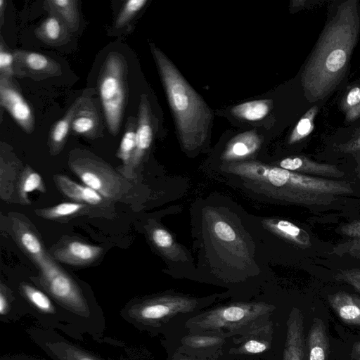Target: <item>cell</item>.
Instances as JSON below:
<instances>
[{
    "mask_svg": "<svg viewBox=\"0 0 360 360\" xmlns=\"http://www.w3.org/2000/svg\"><path fill=\"white\" fill-rule=\"evenodd\" d=\"M150 48L157 65L184 148L192 150L205 141L213 114L167 56L153 43Z\"/></svg>",
    "mask_w": 360,
    "mask_h": 360,
    "instance_id": "obj_1",
    "label": "cell"
},
{
    "mask_svg": "<svg viewBox=\"0 0 360 360\" xmlns=\"http://www.w3.org/2000/svg\"><path fill=\"white\" fill-rule=\"evenodd\" d=\"M37 283L70 315L83 334L95 340L103 337L106 324L101 308L55 259L39 269Z\"/></svg>",
    "mask_w": 360,
    "mask_h": 360,
    "instance_id": "obj_2",
    "label": "cell"
},
{
    "mask_svg": "<svg viewBox=\"0 0 360 360\" xmlns=\"http://www.w3.org/2000/svg\"><path fill=\"white\" fill-rule=\"evenodd\" d=\"M128 68L124 56L110 52L98 78L101 102L109 132L116 136L120 129L127 103Z\"/></svg>",
    "mask_w": 360,
    "mask_h": 360,
    "instance_id": "obj_3",
    "label": "cell"
},
{
    "mask_svg": "<svg viewBox=\"0 0 360 360\" xmlns=\"http://www.w3.org/2000/svg\"><path fill=\"white\" fill-rule=\"evenodd\" d=\"M68 166L84 185L96 191L105 200H118L128 192L126 177L91 153L72 150Z\"/></svg>",
    "mask_w": 360,
    "mask_h": 360,
    "instance_id": "obj_4",
    "label": "cell"
},
{
    "mask_svg": "<svg viewBox=\"0 0 360 360\" xmlns=\"http://www.w3.org/2000/svg\"><path fill=\"white\" fill-rule=\"evenodd\" d=\"M194 299L161 295L131 300L120 311V316L139 330L159 327L170 318L191 311L197 305Z\"/></svg>",
    "mask_w": 360,
    "mask_h": 360,
    "instance_id": "obj_5",
    "label": "cell"
},
{
    "mask_svg": "<svg viewBox=\"0 0 360 360\" xmlns=\"http://www.w3.org/2000/svg\"><path fill=\"white\" fill-rule=\"evenodd\" d=\"M273 309L265 302L233 303L199 315L191 320V325L206 330H233L248 325Z\"/></svg>",
    "mask_w": 360,
    "mask_h": 360,
    "instance_id": "obj_6",
    "label": "cell"
},
{
    "mask_svg": "<svg viewBox=\"0 0 360 360\" xmlns=\"http://www.w3.org/2000/svg\"><path fill=\"white\" fill-rule=\"evenodd\" d=\"M30 340L53 360H105L66 339L58 331L38 324L25 329Z\"/></svg>",
    "mask_w": 360,
    "mask_h": 360,
    "instance_id": "obj_7",
    "label": "cell"
},
{
    "mask_svg": "<svg viewBox=\"0 0 360 360\" xmlns=\"http://www.w3.org/2000/svg\"><path fill=\"white\" fill-rule=\"evenodd\" d=\"M0 104L25 133L34 131L33 110L13 79L0 77Z\"/></svg>",
    "mask_w": 360,
    "mask_h": 360,
    "instance_id": "obj_8",
    "label": "cell"
},
{
    "mask_svg": "<svg viewBox=\"0 0 360 360\" xmlns=\"http://www.w3.org/2000/svg\"><path fill=\"white\" fill-rule=\"evenodd\" d=\"M13 53L15 77L39 81L62 75L60 65L46 55L19 49Z\"/></svg>",
    "mask_w": 360,
    "mask_h": 360,
    "instance_id": "obj_9",
    "label": "cell"
},
{
    "mask_svg": "<svg viewBox=\"0 0 360 360\" xmlns=\"http://www.w3.org/2000/svg\"><path fill=\"white\" fill-rule=\"evenodd\" d=\"M153 129L149 103L146 96L142 95L139 105L135 150L129 165L120 170V173L124 177L129 179L134 176L135 169L141 162L152 143Z\"/></svg>",
    "mask_w": 360,
    "mask_h": 360,
    "instance_id": "obj_10",
    "label": "cell"
},
{
    "mask_svg": "<svg viewBox=\"0 0 360 360\" xmlns=\"http://www.w3.org/2000/svg\"><path fill=\"white\" fill-rule=\"evenodd\" d=\"M12 230L18 245L38 269L54 259L46 252L34 229L25 220L18 217H13Z\"/></svg>",
    "mask_w": 360,
    "mask_h": 360,
    "instance_id": "obj_11",
    "label": "cell"
},
{
    "mask_svg": "<svg viewBox=\"0 0 360 360\" xmlns=\"http://www.w3.org/2000/svg\"><path fill=\"white\" fill-rule=\"evenodd\" d=\"M103 248L77 239H68L57 246L52 252L53 258L61 263L84 266L95 262L103 254Z\"/></svg>",
    "mask_w": 360,
    "mask_h": 360,
    "instance_id": "obj_12",
    "label": "cell"
},
{
    "mask_svg": "<svg viewBox=\"0 0 360 360\" xmlns=\"http://www.w3.org/2000/svg\"><path fill=\"white\" fill-rule=\"evenodd\" d=\"M77 107L72 120L71 131L78 136L95 139L101 135L102 123L94 100L88 96L78 98Z\"/></svg>",
    "mask_w": 360,
    "mask_h": 360,
    "instance_id": "obj_13",
    "label": "cell"
},
{
    "mask_svg": "<svg viewBox=\"0 0 360 360\" xmlns=\"http://www.w3.org/2000/svg\"><path fill=\"white\" fill-rule=\"evenodd\" d=\"M304 343L303 315L298 309L294 308L287 321L283 360H304Z\"/></svg>",
    "mask_w": 360,
    "mask_h": 360,
    "instance_id": "obj_14",
    "label": "cell"
},
{
    "mask_svg": "<svg viewBox=\"0 0 360 360\" xmlns=\"http://www.w3.org/2000/svg\"><path fill=\"white\" fill-rule=\"evenodd\" d=\"M53 181L58 191L73 202L96 206L102 205L105 200L96 191L75 182L64 174L54 175Z\"/></svg>",
    "mask_w": 360,
    "mask_h": 360,
    "instance_id": "obj_15",
    "label": "cell"
},
{
    "mask_svg": "<svg viewBox=\"0 0 360 360\" xmlns=\"http://www.w3.org/2000/svg\"><path fill=\"white\" fill-rule=\"evenodd\" d=\"M278 165L281 168L316 177L341 178L344 176V172L333 165L317 163L304 157L286 158L281 160Z\"/></svg>",
    "mask_w": 360,
    "mask_h": 360,
    "instance_id": "obj_16",
    "label": "cell"
},
{
    "mask_svg": "<svg viewBox=\"0 0 360 360\" xmlns=\"http://www.w3.org/2000/svg\"><path fill=\"white\" fill-rule=\"evenodd\" d=\"M260 146L261 139L255 131L243 132L229 142L221 158L226 161L241 160L254 154Z\"/></svg>",
    "mask_w": 360,
    "mask_h": 360,
    "instance_id": "obj_17",
    "label": "cell"
},
{
    "mask_svg": "<svg viewBox=\"0 0 360 360\" xmlns=\"http://www.w3.org/2000/svg\"><path fill=\"white\" fill-rule=\"evenodd\" d=\"M71 32L56 15L49 14L34 30L35 37L50 46L64 45L70 39Z\"/></svg>",
    "mask_w": 360,
    "mask_h": 360,
    "instance_id": "obj_18",
    "label": "cell"
},
{
    "mask_svg": "<svg viewBox=\"0 0 360 360\" xmlns=\"http://www.w3.org/2000/svg\"><path fill=\"white\" fill-rule=\"evenodd\" d=\"M77 107V100L76 98L65 114L56 121L51 128L48 145L51 155H56L63 150L71 131L72 123Z\"/></svg>",
    "mask_w": 360,
    "mask_h": 360,
    "instance_id": "obj_19",
    "label": "cell"
},
{
    "mask_svg": "<svg viewBox=\"0 0 360 360\" xmlns=\"http://www.w3.org/2000/svg\"><path fill=\"white\" fill-rule=\"evenodd\" d=\"M308 360H327L329 341L326 326L319 318H314L307 336Z\"/></svg>",
    "mask_w": 360,
    "mask_h": 360,
    "instance_id": "obj_20",
    "label": "cell"
},
{
    "mask_svg": "<svg viewBox=\"0 0 360 360\" xmlns=\"http://www.w3.org/2000/svg\"><path fill=\"white\" fill-rule=\"evenodd\" d=\"M44 8L49 13L58 17L71 32L77 31L79 26L80 15L77 0H46Z\"/></svg>",
    "mask_w": 360,
    "mask_h": 360,
    "instance_id": "obj_21",
    "label": "cell"
},
{
    "mask_svg": "<svg viewBox=\"0 0 360 360\" xmlns=\"http://www.w3.org/2000/svg\"><path fill=\"white\" fill-rule=\"evenodd\" d=\"M328 301L342 321L360 326V307L355 302L354 296L346 292L339 291L329 295Z\"/></svg>",
    "mask_w": 360,
    "mask_h": 360,
    "instance_id": "obj_22",
    "label": "cell"
},
{
    "mask_svg": "<svg viewBox=\"0 0 360 360\" xmlns=\"http://www.w3.org/2000/svg\"><path fill=\"white\" fill-rule=\"evenodd\" d=\"M266 224L268 229L274 233L294 245L302 248L311 246L309 235L290 221L278 219H270L266 221Z\"/></svg>",
    "mask_w": 360,
    "mask_h": 360,
    "instance_id": "obj_23",
    "label": "cell"
},
{
    "mask_svg": "<svg viewBox=\"0 0 360 360\" xmlns=\"http://www.w3.org/2000/svg\"><path fill=\"white\" fill-rule=\"evenodd\" d=\"M27 313L20 300L18 301L13 290L4 285H0V321L12 323L27 316Z\"/></svg>",
    "mask_w": 360,
    "mask_h": 360,
    "instance_id": "obj_24",
    "label": "cell"
},
{
    "mask_svg": "<svg viewBox=\"0 0 360 360\" xmlns=\"http://www.w3.org/2000/svg\"><path fill=\"white\" fill-rule=\"evenodd\" d=\"M34 191L46 192L41 176L31 167L27 165L22 170L17 184L19 201L24 205H30L28 195Z\"/></svg>",
    "mask_w": 360,
    "mask_h": 360,
    "instance_id": "obj_25",
    "label": "cell"
},
{
    "mask_svg": "<svg viewBox=\"0 0 360 360\" xmlns=\"http://www.w3.org/2000/svg\"><path fill=\"white\" fill-rule=\"evenodd\" d=\"M340 231L346 236V240L335 248L334 252L340 255L348 254L352 257L360 259V220L343 225Z\"/></svg>",
    "mask_w": 360,
    "mask_h": 360,
    "instance_id": "obj_26",
    "label": "cell"
},
{
    "mask_svg": "<svg viewBox=\"0 0 360 360\" xmlns=\"http://www.w3.org/2000/svg\"><path fill=\"white\" fill-rule=\"evenodd\" d=\"M88 205L76 202H65L54 206L36 209L34 213L44 219L59 220L76 216L87 209Z\"/></svg>",
    "mask_w": 360,
    "mask_h": 360,
    "instance_id": "obj_27",
    "label": "cell"
},
{
    "mask_svg": "<svg viewBox=\"0 0 360 360\" xmlns=\"http://www.w3.org/2000/svg\"><path fill=\"white\" fill-rule=\"evenodd\" d=\"M136 124L137 120L134 117L130 116L127 118L124 133L117 153V157L122 162L120 170L126 168L132 158L136 146Z\"/></svg>",
    "mask_w": 360,
    "mask_h": 360,
    "instance_id": "obj_28",
    "label": "cell"
},
{
    "mask_svg": "<svg viewBox=\"0 0 360 360\" xmlns=\"http://www.w3.org/2000/svg\"><path fill=\"white\" fill-rule=\"evenodd\" d=\"M270 108V100H256L237 105L231 108V112L238 118L256 121L266 116Z\"/></svg>",
    "mask_w": 360,
    "mask_h": 360,
    "instance_id": "obj_29",
    "label": "cell"
},
{
    "mask_svg": "<svg viewBox=\"0 0 360 360\" xmlns=\"http://www.w3.org/2000/svg\"><path fill=\"white\" fill-rule=\"evenodd\" d=\"M147 2V0H129L125 1L115 19V28L120 29L127 25Z\"/></svg>",
    "mask_w": 360,
    "mask_h": 360,
    "instance_id": "obj_30",
    "label": "cell"
},
{
    "mask_svg": "<svg viewBox=\"0 0 360 360\" xmlns=\"http://www.w3.org/2000/svg\"><path fill=\"white\" fill-rule=\"evenodd\" d=\"M149 236L153 245L164 254H169L174 248L172 235L161 226L152 227L149 230Z\"/></svg>",
    "mask_w": 360,
    "mask_h": 360,
    "instance_id": "obj_31",
    "label": "cell"
},
{
    "mask_svg": "<svg viewBox=\"0 0 360 360\" xmlns=\"http://www.w3.org/2000/svg\"><path fill=\"white\" fill-rule=\"evenodd\" d=\"M15 59L13 51H10L1 37L0 42V77L13 79L15 76Z\"/></svg>",
    "mask_w": 360,
    "mask_h": 360,
    "instance_id": "obj_32",
    "label": "cell"
},
{
    "mask_svg": "<svg viewBox=\"0 0 360 360\" xmlns=\"http://www.w3.org/2000/svg\"><path fill=\"white\" fill-rule=\"evenodd\" d=\"M214 236L225 243H235L237 239L236 232L232 226L223 219L215 221L212 226Z\"/></svg>",
    "mask_w": 360,
    "mask_h": 360,
    "instance_id": "obj_33",
    "label": "cell"
},
{
    "mask_svg": "<svg viewBox=\"0 0 360 360\" xmlns=\"http://www.w3.org/2000/svg\"><path fill=\"white\" fill-rule=\"evenodd\" d=\"M347 55L342 49H335L326 58V68L330 72H336L345 65Z\"/></svg>",
    "mask_w": 360,
    "mask_h": 360,
    "instance_id": "obj_34",
    "label": "cell"
},
{
    "mask_svg": "<svg viewBox=\"0 0 360 360\" xmlns=\"http://www.w3.org/2000/svg\"><path fill=\"white\" fill-rule=\"evenodd\" d=\"M311 126V117L307 116L302 118L292 133L289 142L294 143L307 136L310 132Z\"/></svg>",
    "mask_w": 360,
    "mask_h": 360,
    "instance_id": "obj_35",
    "label": "cell"
},
{
    "mask_svg": "<svg viewBox=\"0 0 360 360\" xmlns=\"http://www.w3.org/2000/svg\"><path fill=\"white\" fill-rule=\"evenodd\" d=\"M338 280L344 281L352 285L360 292V269H347L340 273L337 277Z\"/></svg>",
    "mask_w": 360,
    "mask_h": 360,
    "instance_id": "obj_36",
    "label": "cell"
},
{
    "mask_svg": "<svg viewBox=\"0 0 360 360\" xmlns=\"http://www.w3.org/2000/svg\"><path fill=\"white\" fill-rule=\"evenodd\" d=\"M186 342L191 347H206L210 346L221 342V339L218 337H202L193 336L186 339Z\"/></svg>",
    "mask_w": 360,
    "mask_h": 360,
    "instance_id": "obj_37",
    "label": "cell"
},
{
    "mask_svg": "<svg viewBox=\"0 0 360 360\" xmlns=\"http://www.w3.org/2000/svg\"><path fill=\"white\" fill-rule=\"evenodd\" d=\"M266 349V343L255 340H248L243 346V349L250 354L262 353Z\"/></svg>",
    "mask_w": 360,
    "mask_h": 360,
    "instance_id": "obj_38",
    "label": "cell"
},
{
    "mask_svg": "<svg viewBox=\"0 0 360 360\" xmlns=\"http://www.w3.org/2000/svg\"><path fill=\"white\" fill-rule=\"evenodd\" d=\"M360 102V88L352 89L347 95V103L349 105L353 106Z\"/></svg>",
    "mask_w": 360,
    "mask_h": 360,
    "instance_id": "obj_39",
    "label": "cell"
},
{
    "mask_svg": "<svg viewBox=\"0 0 360 360\" xmlns=\"http://www.w3.org/2000/svg\"><path fill=\"white\" fill-rule=\"evenodd\" d=\"M0 360H34L33 356L25 354H6Z\"/></svg>",
    "mask_w": 360,
    "mask_h": 360,
    "instance_id": "obj_40",
    "label": "cell"
},
{
    "mask_svg": "<svg viewBox=\"0 0 360 360\" xmlns=\"http://www.w3.org/2000/svg\"><path fill=\"white\" fill-rule=\"evenodd\" d=\"M351 356L354 360H360V342H356L353 345Z\"/></svg>",
    "mask_w": 360,
    "mask_h": 360,
    "instance_id": "obj_41",
    "label": "cell"
},
{
    "mask_svg": "<svg viewBox=\"0 0 360 360\" xmlns=\"http://www.w3.org/2000/svg\"><path fill=\"white\" fill-rule=\"evenodd\" d=\"M6 8V1L4 0H0V22L1 26L3 25L4 21V13Z\"/></svg>",
    "mask_w": 360,
    "mask_h": 360,
    "instance_id": "obj_42",
    "label": "cell"
},
{
    "mask_svg": "<svg viewBox=\"0 0 360 360\" xmlns=\"http://www.w3.org/2000/svg\"><path fill=\"white\" fill-rule=\"evenodd\" d=\"M354 300L355 302L358 304V306L360 307V298L356 296H354Z\"/></svg>",
    "mask_w": 360,
    "mask_h": 360,
    "instance_id": "obj_43",
    "label": "cell"
},
{
    "mask_svg": "<svg viewBox=\"0 0 360 360\" xmlns=\"http://www.w3.org/2000/svg\"><path fill=\"white\" fill-rule=\"evenodd\" d=\"M33 359H34V360H46V359H43L38 358V357H36V356H33Z\"/></svg>",
    "mask_w": 360,
    "mask_h": 360,
    "instance_id": "obj_44",
    "label": "cell"
},
{
    "mask_svg": "<svg viewBox=\"0 0 360 360\" xmlns=\"http://www.w3.org/2000/svg\"><path fill=\"white\" fill-rule=\"evenodd\" d=\"M178 360H188V359H178Z\"/></svg>",
    "mask_w": 360,
    "mask_h": 360,
    "instance_id": "obj_45",
    "label": "cell"
},
{
    "mask_svg": "<svg viewBox=\"0 0 360 360\" xmlns=\"http://www.w3.org/2000/svg\"><path fill=\"white\" fill-rule=\"evenodd\" d=\"M359 144H360V141H359Z\"/></svg>",
    "mask_w": 360,
    "mask_h": 360,
    "instance_id": "obj_46",
    "label": "cell"
}]
</instances>
